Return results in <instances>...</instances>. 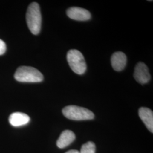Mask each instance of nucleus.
Segmentation results:
<instances>
[{"instance_id":"obj_1","label":"nucleus","mask_w":153,"mask_h":153,"mask_svg":"<svg viewBox=\"0 0 153 153\" xmlns=\"http://www.w3.org/2000/svg\"><path fill=\"white\" fill-rule=\"evenodd\" d=\"M26 22L28 27L33 34L39 33L42 26V14L37 2H33L28 6L26 13Z\"/></svg>"},{"instance_id":"obj_2","label":"nucleus","mask_w":153,"mask_h":153,"mask_svg":"<svg viewBox=\"0 0 153 153\" xmlns=\"http://www.w3.org/2000/svg\"><path fill=\"white\" fill-rule=\"evenodd\" d=\"M14 78L21 82H40L44 79L42 73L38 69L27 66L19 67L15 73Z\"/></svg>"},{"instance_id":"obj_3","label":"nucleus","mask_w":153,"mask_h":153,"mask_svg":"<svg viewBox=\"0 0 153 153\" xmlns=\"http://www.w3.org/2000/svg\"><path fill=\"white\" fill-rule=\"evenodd\" d=\"M64 116L68 119L72 120H87L94 118V114L89 109L76 106L68 105L62 109Z\"/></svg>"},{"instance_id":"obj_4","label":"nucleus","mask_w":153,"mask_h":153,"mask_svg":"<svg viewBox=\"0 0 153 153\" xmlns=\"http://www.w3.org/2000/svg\"><path fill=\"white\" fill-rule=\"evenodd\" d=\"M67 61L71 70L79 75L83 74L87 69L85 58L81 52L76 49H71L67 53Z\"/></svg>"},{"instance_id":"obj_5","label":"nucleus","mask_w":153,"mask_h":153,"mask_svg":"<svg viewBox=\"0 0 153 153\" xmlns=\"http://www.w3.org/2000/svg\"><path fill=\"white\" fill-rule=\"evenodd\" d=\"M134 77L137 82L143 85L150 81L151 76L148 66L143 62H140L137 64L134 72Z\"/></svg>"},{"instance_id":"obj_6","label":"nucleus","mask_w":153,"mask_h":153,"mask_svg":"<svg viewBox=\"0 0 153 153\" xmlns=\"http://www.w3.org/2000/svg\"><path fill=\"white\" fill-rule=\"evenodd\" d=\"M68 16L72 19L85 21L91 18V14L89 11L79 7H71L66 11Z\"/></svg>"},{"instance_id":"obj_7","label":"nucleus","mask_w":153,"mask_h":153,"mask_svg":"<svg viewBox=\"0 0 153 153\" xmlns=\"http://www.w3.org/2000/svg\"><path fill=\"white\" fill-rule=\"evenodd\" d=\"M126 55L122 52H115L111 57V62L113 69L117 71H123L126 64Z\"/></svg>"},{"instance_id":"obj_8","label":"nucleus","mask_w":153,"mask_h":153,"mask_svg":"<svg viewBox=\"0 0 153 153\" xmlns=\"http://www.w3.org/2000/svg\"><path fill=\"white\" fill-rule=\"evenodd\" d=\"M138 114L149 131L153 132V111L148 108L141 107L139 109Z\"/></svg>"},{"instance_id":"obj_9","label":"nucleus","mask_w":153,"mask_h":153,"mask_svg":"<svg viewBox=\"0 0 153 153\" xmlns=\"http://www.w3.org/2000/svg\"><path fill=\"white\" fill-rule=\"evenodd\" d=\"M30 118L27 114L22 112H14L10 115L9 121L13 126H21L27 124L30 122Z\"/></svg>"},{"instance_id":"obj_10","label":"nucleus","mask_w":153,"mask_h":153,"mask_svg":"<svg viewBox=\"0 0 153 153\" xmlns=\"http://www.w3.org/2000/svg\"><path fill=\"white\" fill-rule=\"evenodd\" d=\"M76 138L75 134L70 130H65L62 132L56 144L58 148L62 149L69 145L74 141Z\"/></svg>"},{"instance_id":"obj_11","label":"nucleus","mask_w":153,"mask_h":153,"mask_svg":"<svg viewBox=\"0 0 153 153\" xmlns=\"http://www.w3.org/2000/svg\"><path fill=\"white\" fill-rule=\"evenodd\" d=\"M96 147L95 143L89 141L83 144L81 149L80 153H95Z\"/></svg>"},{"instance_id":"obj_12","label":"nucleus","mask_w":153,"mask_h":153,"mask_svg":"<svg viewBox=\"0 0 153 153\" xmlns=\"http://www.w3.org/2000/svg\"><path fill=\"white\" fill-rule=\"evenodd\" d=\"M6 46L5 43L0 39V55H2L5 53Z\"/></svg>"},{"instance_id":"obj_13","label":"nucleus","mask_w":153,"mask_h":153,"mask_svg":"<svg viewBox=\"0 0 153 153\" xmlns=\"http://www.w3.org/2000/svg\"><path fill=\"white\" fill-rule=\"evenodd\" d=\"M65 153H80L79 151L76 150H71L69 151H68Z\"/></svg>"}]
</instances>
